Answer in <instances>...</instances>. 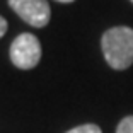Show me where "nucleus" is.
<instances>
[{"label": "nucleus", "instance_id": "f257e3e1", "mask_svg": "<svg viewBox=\"0 0 133 133\" xmlns=\"http://www.w3.org/2000/svg\"><path fill=\"white\" fill-rule=\"evenodd\" d=\"M102 55L111 68L126 70L133 65V29L126 26L111 28L101 39Z\"/></svg>", "mask_w": 133, "mask_h": 133}, {"label": "nucleus", "instance_id": "f03ea898", "mask_svg": "<svg viewBox=\"0 0 133 133\" xmlns=\"http://www.w3.org/2000/svg\"><path fill=\"white\" fill-rule=\"evenodd\" d=\"M10 60L21 70H31L41 60V43L31 32L19 34L10 44Z\"/></svg>", "mask_w": 133, "mask_h": 133}, {"label": "nucleus", "instance_id": "7ed1b4c3", "mask_svg": "<svg viewBox=\"0 0 133 133\" xmlns=\"http://www.w3.org/2000/svg\"><path fill=\"white\" fill-rule=\"evenodd\" d=\"M9 5L32 28H44L50 22L51 10L46 0H9Z\"/></svg>", "mask_w": 133, "mask_h": 133}, {"label": "nucleus", "instance_id": "20e7f679", "mask_svg": "<svg viewBox=\"0 0 133 133\" xmlns=\"http://www.w3.org/2000/svg\"><path fill=\"white\" fill-rule=\"evenodd\" d=\"M66 133H102L101 128L97 125H92V123H87V125H80V126H75V128L68 130Z\"/></svg>", "mask_w": 133, "mask_h": 133}, {"label": "nucleus", "instance_id": "39448f33", "mask_svg": "<svg viewBox=\"0 0 133 133\" xmlns=\"http://www.w3.org/2000/svg\"><path fill=\"white\" fill-rule=\"evenodd\" d=\"M116 133H133V116L123 118L116 128Z\"/></svg>", "mask_w": 133, "mask_h": 133}, {"label": "nucleus", "instance_id": "423d86ee", "mask_svg": "<svg viewBox=\"0 0 133 133\" xmlns=\"http://www.w3.org/2000/svg\"><path fill=\"white\" fill-rule=\"evenodd\" d=\"M5 32H7V21H5L4 17L0 16V38H2Z\"/></svg>", "mask_w": 133, "mask_h": 133}, {"label": "nucleus", "instance_id": "0eeeda50", "mask_svg": "<svg viewBox=\"0 0 133 133\" xmlns=\"http://www.w3.org/2000/svg\"><path fill=\"white\" fill-rule=\"evenodd\" d=\"M56 2H62V4H68V2H74V0H56Z\"/></svg>", "mask_w": 133, "mask_h": 133}, {"label": "nucleus", "instance_id": "6e6552de", "mask_svg": "<svg viewBox=\"0 0 133 133\" xmlns=\"http://www.w3.org/2000/svg\"><path fill=\"white\" fill-rule=\"evenodd\" d=\"M131 2H133V0H131Z\"/></svg>", "mask_w": 133, "mask_h": 133}]
</instances>
